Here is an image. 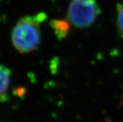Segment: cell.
<instances>
[{
	"mask_svg": "<svg viewBox=\"0 0 123 122\" xmlns=\"http://www.w3.org/2000/svg\"><path fill=\"white\" fill-rule=\"evenodd\" d=\"M44 13L26 16L20 18L11 33V41L14 48L21 54L34 51L41 41V24L46 19Z\"/></svg>",
	"mask_w": 123,
	"mask_h": 122,
	"instance_id": "cell-1",
	"label": "cell"
},
{
	"mask_svg": "<svg viewBox=\"0 0 123 122\" xmlns=\"http://www.w3.org/2000/svg\"><path fill=\"white\" fill-rule=\"evenodd\" d=\"M100 14V8L96 0H71L69 2L68 20L77 28L91 27Z\"/></svg>",
	"mask_w": 123,
	"mask_h": 122,
	"instance_id": "cell-2",
	"label": "cell"
},
{
	"mask_svg": "<svg viewBox=\"0 0 123 122\" xmlns=\"http://www.w3.org/2000/svg\"><path fill=\"white\" fill-rule=\"evenodd\" d=\"M71 23L68 19H53L50 21V26L58 40H63L68 36Z\"/></svg>",
	"mask_w": 123,
	"mask_h": 122,
	"instance_id": "cell-3",
	"label": "cell"
},
{
	"mask_svg": "<svg viewBox=\"0 0 123 122\" xmlns=\"http://www.w3.org/2000/svg\"><path fill=\"white\" fill-rule=\"evenodd\" d=\"M11 79V70L5 65H0V98L7 93Z\"/></svg>",
	"mask_w": 123,
	"mask_h": 122,
	"instance_id": "cell-4",
	"label": "cell"
},
{
	"mask_svg": "<svg viewBox=\"0 0 123 122\" xmlns=\"http://www.w3.org/2000/svg\"><path fill=\"white\" fill-rule=\"evenodd\" d=\"M117 29L121 38L123 39V1L117 5Z\"/></svg>",
	"mask_w": 123,
	"mask_h": 122,
	"instance_id": "cell-5",
	"label": "cell"
}]
</instances>
